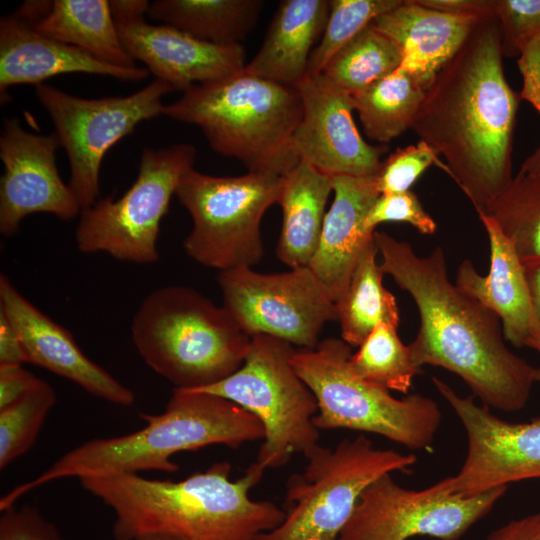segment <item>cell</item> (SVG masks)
I'll return each mask as SVG.
<instances>
[{"label": "cell", "instance_id": "44", "mask_svg": "<svg viewBox=\"0 0 540 540\" xmlns=\"http://www.w3.org/2000/svg\"><path fill=\"white\" fill-rule=\"evenodd\" d=\"M109 5L114 20L123 21L144 17L150 3L147 0H112Z\"/></svg>", "mask_w": 540, "mask_h": 540}, {"label": "cell", "instance_id": "42", "mask_svg": "<svg viewBox=\"0 0 540 540\" xmlns=\"http://www.w3.org/2000/svg\"><path fill=\"white\" fill-rule=\"evenodd\" d=\"M424 7L448 14L485 18L494 15V0H416Z\"/></svg>", "mask_w": 540, "mask_h": 540}, {"label": "cell", "instance_id": "47", "mask_svg": "<svg viewBox=\"0 0 540 540\" xmlns=\"http://www.w3.org/2000/svg\"><path fill=\"white\" fill-rule=\"evenodd\" d=\"M521 169L540 177V142L535 151L522 163Z\"/></svg>", "mask_w": 540, "mask_h": 540}, {"label": "cell", "instance_id": "8", "mask_svg": "<svg viewBox=\"0 0 540 540\" xmlns=\"http://www.w3.org/2000/svg\"><path fill=\"white\" fill-rule=\"evenodd\" d=\"M304 456V470L286 483L282 522L255 540H338L370 483L417 462L414 454L375 448L364 434Z\"/></svg>", "mask_w": 540, "mask_h": 540}, {"label": "cell", "instance_id": "31", "mask_svg": "<svg viewBox=\"0 0 540 540\" xmlns=\"http://www.w3.org/2000/svg\"><path fill=\"white\" fill-rule=\"evenodd\" d=\"M401 63L398 46L368 25L330 59L321 74L354 95L394 72Z\"/></svg>", "mask_w": 540, "mask_h": 540}, {"label": "cell", "instance_id": "2", "mask_svg": "<svg viewBox=\"0 0 540 540\" xmlns=\"http://www.w3.org/2000/svg\"><path fill=\"white\" fill-rule=\"evenodd\" d=\"M380 267L413 298L420 327L408 345L419 368L432 365L458 375L481 400L500 411L527 404L536 367L505 344L499 318L448 278L443 249L417 255L409 243L375 231Z\"/></svg>", "mask_w": 540, "mask_h": 540}, {"label": "cell", "instance_id": "37", "mask_svg": "<svg viewBox=\"0 0 540 540\" xmlns=\"http://www.w3.org/2000/svg\"><path fill=\"white\" fill-rule=\"evenodd\" d=\"M384 222L409 223L420 233L428 235L434 234L437 229L434 219L411 190L378 196L368 212L365 224L370 231H376L377 225Z\"/></svg>", "mask_w": 540, "mask_h": 540}, {"label": "cell", "instance_id": "34", "mask_svg": "<svg viewBox=\"0 0 540 540\" xmlns=\"http://www.w3.org/2000/svg\"><path fill=\"white\" fill-rule=\"evenodd\" d=\"M402 0H330L323 35L313 50L307 75L321 74L330 59L375 18L395 8Z\"/></svg>", "mask_w": 540, "mask_h": 540}, {"label": "cell", "instance_id": "26", "mask_svg": "<svg viewBox=\"0 0 540 540\" xmlns=\"http://www.w3.org/2000/svg\"><path fill=\"white\" fill-rule=\"evenodd\" d=\"M32 26L104 62L135 66L121 43L107 0H54L50 11Z\"/></svg>", "mask_w": 540, "mask_h": 540}, {"label": "cell", "instance_id": "29", "mask_svg": "<svg viewBox=\"0 0 540 540\" xmlns=\"http://www.w3.org/2000/svg\"><path fill=\"white\" fill-rule=\"evenodd\" d=\"M425 93L415 78L399 67L351 97L367 137L387 145L412 127Z\"/></svg>", "mask_w": 540, "mask_h": 540}, {"label": "cell", "instance_id": "24", "mask_svg": "<svg viewBox=\"0 0 540 540\" xmlns=\"http://www.w3.org/2000/svg\"><path fill=\"white\" fill-rule=\"evenodd\" d=\"M329 0H283L256 55L243 72L296 87L307 75L310 56L320 41Z\"/></svg>", "mask_w": 540, "mask_h": 540}, {"label": "cell", "instance_id": "5", "mask_svg": "<svg viewBox=\"0 0 540 540\" xmlns=\"http://www.w3.org/2000/svg\"><path fill=\"white\" fill-rule=\"evenodd\" d=\"M303 104L295 87L241 70L195 84L162 114L198 126L217 153L241 161L248 172L283 176L300 161L293 134Z\"/></svg>", "mask_w": 540, "mask_h": 540}, {"label": "cell", "instance_id": "49", "mask_svg": "<svg viewBox=\"0 0 540 540\" xmlns=\"http://www.w3.org/2000/svg\"><path fill=\"white\" fill-rule=\"evenodd\" d=\"M139 540H174V539L166 538V537H159V536H149V537L141 538Z\"/></svg>", "mask_w": 540, "mask_h": 540}, {"label": "cell", "instance_id": "28", "mask_svg": "<svg viewBox=\"0 0 540 540\" xmlns=\"http://www.w3.org/2000/svg\"><path fill=\"white\" fill-rule=\"evenodd\" d=\"M379 253L375 238L362 253L351 279L336 304L341 339L351 347H359L380 323H400L399 309L393 294L383 286Z\"/></svg>", "mask_w": 540, "mask_h": 540}, {"label": "cell", "instance_id": "20", "mask_svg": "<svg viewBox=\"0 0 540 540\" xmlns=\"http://www.w3.org/2000/svg\"><path fill=\"white\" fill-rule=\"evenodd\" d=\"M375 176H332L334 200L308 267L334 303L344 293L362 253L374 239L375 231L367 229L365 222L380 195Z\"/></svg>", "mask_w": 540, "mask_h": 540}, {"label": "cell", "instance_id": "15", "mask_svg": "<svg viewBox=\"0 0 540 540\" xmlns=\"http://www.w3.org/2000/svg\"><path fill=\"white\" fill-rule=\"evenodd\" d=\"M467 435V453L457 474L444 478L457 496H474L509 483L540 478V415L527 422H509L463 397L447 383L432 377Z\"/></svg>", "mask_w": 540, "mask_h": 540}, {"label": "cell", "instance_id": "36", "mask_svg": "<svg viewBox=\"0 0 540 540\" xmlns=\"http://www.w3.org/2000/svg\"><path fill=\"white\" fill-rule=\"evenodd\" d=\"M503 56H519L520 49L540 36V0H494Z\"/></svg>", "mask_w": 540, "mask_h": 540}, {"label": "cell", "instance_id": "7", "mask_svg": "<svg viewBox=\"0 0 540 540\" xmlns=\"http://www.w3.org/2000/svg\"><path fill=\"white\" fill-rule=\"evenodd\" d=\"M351 355L344 340L327 338L292 356L295 371L317 400L314 425L373 433L412 450H429L442 422L438 404L418 393L393 397L357 376L349 364Z\"/></svg>", "mask_w": 540, "mask_h": 540}, {"label": "cell", "instance_id": "12", "mask_svg": "<svg viewBox=\"0 0 540 540\" xmlns=\"http://www.w3.org/2000/svg\"><path fill=\"white\" fill-rule=\"evenodd\" d=\"M171 91L173 87L159 79L129 96L98 99L73 96L44 83L35 86L67 153L68 185L82 210L99 199L100 167L107 151L140 122L162 114V97Z\"/></svg>", "mask_w": 540, "mask_h": 540}, {"label": "cell", "instance_id": "18", "mask_svg": "<svg viewBox=\"0 0 540 540\" xmlns=\"http://www.w3.org/2000/svg\"><path fill=\"white\" fill-rule=\"evenodd\" d=\"M115 23L128 55L174 90L183 92L195 84L223 79L240 72L247 63L240 43L202 41L170 25L147 23L144 17Z\"/></svg>", "mask_w": 540, "mask_h": 540}, {"label": "cell", "instance_id": "40", "mask_svg": "<svg viewBox=\"0 0 540 540\" xmlns=\"http://www.w3.org/2000/svg\"><path fill=\"white\" fill-rule=\"evenodd\" d=\"M41 380L22 366L0 367V409L25 396Z\"/></svg>", "mask_w": 540, "mask_h": 540}, {"label": "cell", "instance_id": "6", "mask_svg": "<svg viewBox=\"0 0 540 540\" xmlns=\"http://www.w3.org/2000/svg\"><path fill=\"white\" fill-rule=\"evenodd\" d=\"M131 337L154 372L187 390L233 374L243 364L251 339L223 306L181 285L147 295L133 316Z\"/></svg>", "mask_w": 540, "mask_h": 540}, {"label": "cell", "instance_id": "16", "mask_svg": "<svg viewBox=\"0 0 540 540\" xmlns=\"http://www.w3.org/2000/svg\"><path fill=\"white\" fill-rule=\"evenodd\" d=\"M61 146L56 132L39 135L22 128L17 119H5L0 137L4 173L0 184V232L16 234L22 220L49 213L70 220L82 209L59 175L55 152Z\"/></svg>", "mask_w": 540, "mask_h": 540}, {"label": "cell", "instance_id": "3", "mask_svg": "<svg viewBox=\"0 0 540 540\" xmlns=\"http://www.w3.org/2000/svg\"><path fill=\"white\" fill-rule=\"evenodd\" d=\"M265 468L257 461L231 479V464L217 462L180 481L133 473L86 476L87 492L114 513L115 540L159 536L174 540H255L278 526L284 511L268 500H253L250 490Z\"/></svg>", "mask_w": 540, "mask_h": 540}, {"label": "cell", "instance_id": "22", "mask_svg": "<svg viewBox=\"0 0 540 540\" xmlns=\"http://www.w3.org/2000/svg\"><path fill=\"white\" fill-rule=\"evenodd\" d=\"M478 216L490 244L489 273L479 274L470 260H464L458 267L455 284L497 315L506 340L515 347H528L540 328L533 312L524 265L496 222L483 213Z\"/></svg>", "mask_w": 540, "mask_h": 540}, {"label": "cell", "instance_id": "43", "mask_svg": "<svg viewBox=\"0 0 540 540\" xmlns=\"http://www.w3.org/2000/svg\"><path fill=\"white\" fill-rule=\"evenodd\" d=\"M485 540H540V513L511 520L492 530Z\"/></svg>", "mask_w": 540, "mask_h": 540}, {"label": "cell", "instance_id": "45", "mask_svg": "<svg viewBox=\"0 0 540 540\" xmlns=\"http://www.w3.org/2000/svg\"><path fill=\"white\" fill-rule=\"evenodd\" d=\"M52 4L53 1H26L14 15L30 25H34L50 11Z\"/></svg>", "mask_w": 540, "mask_h": 540}, {"label": "cell", "instance_id": "17", "mask_svg": "<svg viewBox=\"0 0 540 540\" xmlns=\"http://www.w3.org/2000/svg\"><path fill=\"white\" fill-rule=\"evenodd\" d=\"M295 88L303 104L292 140L299 159L330 176L377 175L388 146L362 138L352 116L351 95L323 74L306 75Z\"/></svg>", "mask_w": 540, "mask_h": 540}, {"label": "cell", "instance_id": "35", "mask_svg": "<svg viewBox=\"0 0 540 540\" xmlns=\"http://www.w3.org/2000/svg\"><path fill=\"white\" fill-rule=\"evenodd\" d=\"M439 154L428 143L419 140L416 144L398 148L382 161L375 176L379 194L399 193L410 190L418 177L431 165L447 171L439 160Z\"/></svg>", "mask_w": 540, "mask_h": 540}, {"label": "cell", "instance_id": "33", "mask_svg": "<svg viewBox=\"0 0 540 540\" xmlns=\"http://www.w3.org/2000/svg\"><path fill=\"white\" fill-rule=\"evenodd\" d=\"M55 403V390L48 382L41 380L25 396L0 409L1 470L32 447Z\"/></svg>", "mask_w": 540, "mask_h": 540}, {"label": "cell", "instance_id": "21", "mask_svg": "<svg viewBox=\"0 0 540 540\" xmlns=\"http://www.w3.org/2000/svg\"><path fill=\"white\" fill-rule=\"evenodd\" d=\"M89 73L121 80H142L145 68L104 62L86 51L36 31L14 14L0 20V92L15 85L43 83L65 73Z\"/></svg>", "mask_w": 540, "mask_h": 540}, {"label": "cell", "instance_id": "30", "mask_svg": "<svg viewBox=\"0 0 540 540\" xmlns=\"http://www.w3.org/2000/svg\"><path fill=\"white\" fill-rule=\"evenodd\" d=\"M481 213L496 222L524 267L540 264V177L520 169Z\"/></svg>", "mask_w": 540, "mask_h": 540}, {"label": "cell", "instance_id": "50", "mask_svg": "<svg viewBox=\"0 0 540 540\" xmlns=\"http://www.w3.org/2000/svg\"><path fill=\"white\" fill-rule=\"evenodd\" d=\"M535 378H536V382H540V366L536 367Z\"/></svg>", "mask_w": 540, "mask_h": 540}, {"label": "cell", "instance_id": "48", "mask_svg": "<svg viewBox=\"0 0 540 540\" xmlns=\"http://www.w3.org/2000/svg\"><path fill=\"white\" fill-rule=\"evenodd\" d=\"M528 347L540 352V333L531 340Z\"/></svg>", "mask_w": 540, "mask_h": 540}, {"label": "cell", "instance_id": "14", "mask_svg": "<svg viewBox=\"0 0 540 540\" xmlns=\"http://www.w3.org/2000/svg\"><path fill=\"white\" fill-rule=\"evenodd\" d=\"M218 283L223 307L250 337L265 334L312 349L324 325L337 321L336 304L308 266L275 274L235 268L221 271Z\"/></svg>", "mask_w": 540, "mask_h": 540}, {"label": "cell", "instance_id": "19", "mask_svg": "<svg viewBox=\"0 0 540 540\" xmlns=\"http://www.w3.org/2000/svg\"><path fill=\"white\" fill-rule=\"evenodd\" d=\"M0 310L18 331L29 363L68 379L110 403L121 406L134 403L131 389L90 360L72 334L26 299L4 274L0 275Z\"/></svg>", "mask_w": 540, "mask_h": 540}, {"label": "cell", "instance_id": "46", "mask_svg": "<svg viewBox=\"0 0 540 540\" xmlns=\"http://www.w3.org/2000/svg\"><path fill=\"white\" fill-rule=\"evenodd\" d=\"M524 268L533 312L540 328V264Z\"/></svg>", "mask_w": 540, "mask_h": 540}, {"label": "cell", "instance_id": "1", "mask_svg": "<svg viewBox=\"0 0 540 540\" xmlns=\"http://www.w3.org/2000/svg\"><path fill=\"white\" fill-rule=\"evenodd\" d=\"M495 15L481 19L427 89L412 129L484 212L510 184L520 94L506 80Z\"/></svg>", "mask_w": 540, "mask_h": 540}, {"label": "cell", "instance_id": "38", "mask_svg": "<svg viewBox=\"0 0 540 540\" xmlns=\"http://www.w3.org/2000/svg\"><path fill=\"white\" fill-rule=\"evenodd\" d=\"M0 540H63L57 527L32 506L1 511Z\"/></svg>", "mask_w": 540, "mask_h": 540}, {"label": "cell", "instance_id": "39", "mask_svg": "<svg viewBox=\"0 0 540 540\" xmlns=\"http://www.w3.org/2000/svg\"><path fill=\"white\" fill-rule=\"evenodd\" d=\"M518 66L523 77L520 98L529 102L540 115V36L520 49Z\"/></svg>", "mask_w": 540, "mask_h": 540}, {"label": "cell", "instance_id": "27", "mask_svg": "<svg viewBox=\"0 0 540 540\" xmlns=\"http://www.w3.org/2000/svg\"><path fill=\"white\" fill-rule=\"evenodd\" d=\"M263 6L261 0H157L147 14L199 40L228 45L254 29Z\"/></svg>", "mask_w": 540, "mask_h": 540}, {"label": "cell", "instance_id": "13", "mask_svg": "<svg viewBox=\"0 0 540 540\" xmlns=\"http://www.w3.org/2000/svg\"><path fill=\"white\" fill-rule=\"evenodd\" d=\"M507 487L462 497L452 494L444 479L412 490L384 474L363 490L338 540H458L492 510Z\"/></svg>", "mask_w": 540, "mask_h": 540}, {"label": "cell", "instance_id": "10", "mask_svg": "<svg viewBox=\"0 0 540 540\" xmlns=\"http://www.w3.org/2000/svg\"><path fill=\"white\" fill-rule=\"evenodd\" d=\"M281 184L282 176L257 172L235 177L186 172L175 192L193 222L183 241L186 254L220 272L259 263L261 221L278 202Z\"/></svg>", "mask_w": 540, "mask_h": 540}, {"label": "cell", "instance_id": "41", "mask_svg": "<svg viewBox=\"0 0 540 540\" xmlns=\"http://www.w3.org/2000/svg\"><path fill=\"white\" fill-rule=\"evenodd\" d=\"M27 362V353L18 331L0 310V367L22 366Z\"/></svg>", "mask_w": 540, "mask_h": 540}, {"label": "cell", "instance_id": "32", "mask_svg": "<svg viewBox=\"0 0 540 540\" xmlns=\"http://www.w3.org/2000/svg\"><path fill=\"white\" fill-rule=\"evenodd\" d=\"M397 329L392 324H378L358 351L352 353L349 364L363 380L388 391L407 393L421 370L413 362L409 347L400 340Z\"/></svg>", "mask_w": 540, "mask_h": 540}, {"label": "cell", "instance_id": "9", "mask_svg": "<svg viewBox=\"0 0 540 540\" xmlns=\"http://www.w3.org/2000/svg\"><path fill=\"white\" fill-rule=\"evenodd\" d=\"M292 344L265 334L251 336L243 364L210 386L195 389L224 397L255 415L265 431L257 462L266 468L286 465L294 454L318 445L313 418L316 397L295 371Z\"/></svg>", "mask_w": 540, "mask_h": 540}, {"label": "cell", "instance_id": "4", "mask_svg": "<svg viewBox=\"0 0 540 540\" xmlns=\"http://www.w3.org/2000/svg\"><path fill=\"white\" fill-rule=\"evenodd\" d=\"M139 416L146 421L143 428L122 436L89 440L62 455L35 478L12 488L1 497L0 511L57 480L148 470L175 473L180 467L171 457L178 452L210 445L236 449L265 436L255 415L224 397L196 390L174 388L162 413Z\"/></svg>", "mask_w": 540, "mask_h": 540}, {"label": "cell", "instance_id": "25", "mask_svg": "<svg viewBox=\"0 0 540 540\" xmlns=\"http://www.w3.org/2000/svg\"><path fill=\"white\" fill-rule=\"evenodd\" d=\"M332 176L300 159L282 176L278 204L282 227L276 255L290 268L308 266L320 239Z\"/></svg>", "mask_w": 540, "mask_h": 540}, {"label": "cell", "instance_id": "11", "mask_svg": "<svg viewBox=\"0 0 540 540\" xmlns=\"http://www.w3.org/2000/svg\"><path fill=\"white\" fill-rule=\"evenodd\" d=\"M195 157L194 146L185 143L144 148L130 188L116 200L113 196L99 198L81 211L75 232L79 251L104 252L137 264L157 262L161 220Z\"/></svg>", "mask_w": 540, "mask_h": 540}, {"label": "cell", "instance_id": "23", "mask_svg": "<svg viewBox=\"0 0 540 540\" xmlns=\"http://www.w3.org/2000/svg\"><path fill=\"white\" fill-rule=\"evenodd\" d=\"M483 18L448 14L402 0L369 26L392 40L402 53L400 68L427 91Z\"/></svg>", "mask_w": 540, "mask_h": 540}]
</instances>
